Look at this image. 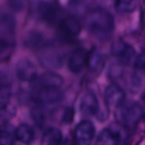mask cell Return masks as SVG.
I'll use <instances>...</instances> for the list:
<instances>
[{
	"instance_id": "obj_1",
	"label": "cell",
	"mask_w": 145,
	"mask_h": 145,
	"mask_svg": "<svg viewBox=\"0 0 145 145\" xmlns=\"http://www.w3.org/2000/svg\"><path fill=\"white\" fill-rule=\"evenodd\" d=\"M85 25L88 31L99 40L108 39L114 31L113 16L100 8H93L87 14Z\"/></svg>"
},
{
	"instance_id": "obj_2",
	"label": "cell",
	"mask_w": 145,
	"mask_h": 145,
	"mask_svg": "<svg viewBox=\"0 0 145 145\" xmlns=\"http://www.w3.org/2000/svg\"><path fill=\"white\" fill-rule=\"evenodd\" d=\"M143 116L144 109L138 102H128L125 105H121L116 113L118 121L126 127L136 125Z\"/></svg>"
},
{
	"instance_id": "obj_3",
	"label": "cell",
	"mask_w": 145,
	"mask_h": 145,
	"mask_svg": "<svg viewBox=\"0 0 145 145\" xmlns=\"http://www.w3.org/2000/svg\"><path fill=\"white\" fill-rule=\"evenodd\" d=\"M111 52L122 65H130L135 58L136 52L133 46L124 41L118 40L112 44Z\"/></svg>"
},
{
	"instance_id": "obj_4",
	"label": "cell",
	"mask_w": 145,
	"mask_h": 145,
	"mask_svg": "<svg viewBox=\"0 0 145 145\" xmlns=\"http://www.w3.org/2000/svg\"><path fill=\"white\" fill-rule=\"evenodd\" d=\"M95 128L92 122L84 121L79 123L75 131L76 145H90L94 137Z\"/></svg>"
},
{
	"instance_id": "obj_5",
	"label": "cell",
	"mask_w": 145,
	"mask_h": 145,
	"mask_svg": "<svg viewBox=\"0 0 145 145\" xmlns=\"http://www.w3.org/2000/svg\"><path fill=\"white\" fill-rule=\"evenodd\" d=\"M18 78L24 82H33L37 76V70L35 65L28 59H20L15 67Z\"/></svg>"
},
{
	"instance_id": "obj_6",
	"label": "cell",
	"mask_w": 145,
	"mask_h": 145,
	"mask_svg": "<svg viewBox=\"0 0 145 145\" xmlns=\"http://www.w3.org/2000/svg\"><path fill=\"white\" fill-rule=\"evenodd\" d=\"M126 98L124 90L116 84H111L108 86L105 92V99L109 106L119 108L123 105Z\"/></svg>"
},
{
	"instance_id": "obj_7",
	"label": "cell",
	"mask_w": 145,
	"mask_h": 145,
	"mask_svg": "<svg viewBox=\"0 0 145 145\" xmlns=\"http://www.w3.org/2000/svg\"><path fill=\"white\" fill-rule=\"evenodd\" d=\"M63 95L57 89H38L31 96L34 102L38 105H49L59 102Z\"/></svg>"
},
{
	"instance_id": "obj_8",
	"label": "cell",
	"mask_w": 145,
	"mask_h": 145,
	"mask_svg": "<svg viewBox=\"0 0 145 145\" xmlns=\"http://www.w3.org/2000/svg\"><path fill=\"white\" fill-rule=\"evenodd\" d=\"M60 33L66 39H73L76 37L81 31V25L79 21L73 16L64 18L59 25Z\"/></svg>"
},
{
	"instance_id": "obj_9",
	"label": "cell",
	"mask_w": 145,
	"mask_h": 145,
	"mask_svg": "<svg viewBox=\"0 0 145 145\" xmlns=\"http://www.w3.org/2000/svg\"><path fill=\"white\" fill-rule=\"evenodd\" d=\"M39 89H58L63 85V79L55 73H45L33 81Z\"/></svg>"
},
{
	"instance_id": "obj_10",
	"label": "cell",
	"mask_w": 145,
	"mask_h": 145,
	"mask_svg": "<svg viewBox=\"0 0 145 145\" xmlns=\"http://www.w3.org/2000/svg\"><path fill=\"white\" fill-rule=\"evenodd\" d=\"M105 54L99 48H93L87 57V64L89 71L95 75L100 74L105 65Z\"/></svg>"
},
{
	"instance_id": "obj_11",
	"label": "cell",
	"mask_w": 145,
	"mask_h": 145,
	"mask_svg": "<svg viewBox=\"0 0 145 145\" xmlns=\"http://www.w3.org/2000/svg\"><path fill=\"white\" fill-rule=\"evenodd\" d=\"M99 105L97 96L91 91L84 93L80 103V110L85 116H94L99 112Z\"/></svg>"
},
{
	"instance_id": "obj_12",
	"label": "cell",
	"mask_w": 145,
	"mask_h": 145,
	"mask_svg": "<svg viewBox=\"0 0 145 145\" xmlns=\"http://www.w3.org/2000/svg\"><path fill=\"white\" fill-rule=\"evenodd\" d=\"M35 14L38 19L48 23H53L58 16L55 7L47 2L37 3L35 7Z\"/></svg>"
},
{
	"instance_id": "obj_13",
	"label": "cell",
	"mask_w": 145,
	"mask_h": 145,
	"mask_svg": "<svg viewBox=\"0 0 145 145\" xmlns=\"http://www.w3.org/2000/svg\"><path fill=\"white\" fill-rule=\"evenodd\" d=\"M87 54L82 48H76L71 52L68 59L69 70L73 73L82 71L87 63Z\"/></svg>"
},
{
	"instance_id": "obj_14",
	"label": "cell",
	"mask_w": 145,
	"mask_h": 145,
	"mask_svg": "<svg viewBox=\"0 0 145 145\" xmlns=\"http://www.w3.org/2000/svg\"><path fill=\"white\" fill-rule=\"evenodd\" d=\"M63 57L59 51L54 50L52 48L45 50L40 57V61L42 64L49 68H56L61 65Z\"/></svg>"
},
{
	"instance_id": "obj_15",
	"label": "cell",
	"mask_w": 145,
	"mask_h": 145,
	"mask_svg": "<svg viewBox=\"0 0 145 145\" xmlns=\"http://www.w3.org/2000/svg\"><path fill=\"white\" fill-rule=\"evenodd\" d=\"M15 138L25 144H30L35 138V133L31 127L26 124H21L15 130Z\"/></svg>"
},
{
	"instance_id": "obj_16",
	"label": "cell",
	"mask_w": 145,
	"mask_h": 145,
	"mask_svg": "<svg viewBox=\"0 0 145 145\" xmlns=\"http://www.w3.org/2000/svg\"><path fill=\"white\" fill-rule=\"evenodd\" d=\"M96 145H119V135L110 129H104L98 136Z\"/></svg>"
},
{
	"instance_id": "obj_17",
	"label": "cell",
	"mask_w": 145,
	"mask_h": 145,
	"mask_svg": "<svg viewBox=\"0 0 145 145\" xmlns=\"http://www.w3.org/2000/svg\"><path fill=\"white\" fill-rule=\"evenodd\" d=\"M62 141V133L57 128H49L45 131L42 138V145H59Z\"/></svg>"
},
{
	"instance_id": "obj_18",
	"label": "cell",
	"mask_w": 145,
	"mask_h": 145,
	"mask_svg": "<svg viewBox=\"0 0 145 145\" xmlns=\"http://www.w3.org/2000/svg\"><path fill=\"white\" fill-rule=\"evenodd\" d=\"M15 140V129L13 126L4 124L0 127V145H13Z\"/></svg>"
},
{
	"instance_id": "obj_19",
	"label": "cell",
	"mask_w": 145,
	"mask_h": 145,
	"mask_svg": "<svg viewBox=\"0 0 145 145\" xmlns=\"http://www.w3.org/2000/svg\"><path fill=\"white\" fill-rule=\"evenodd\" d=\"M25 44L29 48H43L44 47L48 46V42L44 36L37 31H31L28 34L25 39Z\"/></svg>"
},
{
	"instance_id": "obj_20",
	"label": "cell",
	"mask_w": 145,
	"mask_h": 145,
	"mask_svg": "<svg viewBox=\"0 0 145 145\" xmlns=\"http://www.w3.org/2000/svg\"><path fill=\"white\" fill-rule=\"evenodd\" d=\"M16 114V107L8 102L0 104V121L4 122L12 119Z\"/></svg>"
},
{
	"instance_id": "obj_21",
	"label": "cell",
	"mask_w": 145,
	"mask_h": 145,
	"mask_svg": "<svg viewBox=\"0 0 145 145\" xmlns=\"http://www.w3.org/2000/svg\"><path fill=\"white\" fill-rule=\"evenodd\" d=\"M138 6V0H117L116 8L120 13H131Z\"/></svg>"
},
{
	"instance_id": "obj_22",
	"label": "cell",
	"mask_w": 145,
	"mask_h": 145,
	"mask_svg": "<svg viewBox=\"0 0 145 145\" xmlns=\"http://www.w3.org/2000/svg\"><path fill=\"white\" fill-rule=\"evenodd\" d=\"M143 72L144 71H136L134 74L131 77V82H130V90L132 93H138L143 84Z\"/></svg>"
},
{
	"instance_id": "obj_23",
	"label": "cell",
	"mask_w": 145,
	"mask_h": 145,
	"mask_svg": "<svg viewBox=\"0 0 145 145\" xmlns=\"http://www.w3.org/2000/svg\"><path fill=\"white\" fill-rule=\"evenodd\" d=\"M31 118L37 126H42L46 121V115L44 110L40 107H36L31 110Z\"/></svg>"
},
{
	"instance_id": "obj_24",
	"label": "cell",
	"mask_w": 145,
	"mask_h": 145,
	"mask_svg": "<svg viewBox=\"0 0 145 145\" xmlns=\"http://www.w3.org/2000/svg\"><path fill=\"white\" fill-rule=\"evenodd\" d=\"M121 65L122 64L121 63H116L110 66L109 76L111 79H118L123 75V68Z\"/></svg>"
},
{
	"instance_id": "obj_25",
	"label": "cell",
	"mask_w": 145,
	"mask_h": 145,
	"mask_svg": "<svg viewBox=\"0 0 145 145\" xmlns=\"http://www.w3.org/2000/svg\"><path fill=\"white\" fill-rule=\"evenodd\" d=\"M74 114H75V111H74V109L72 107L66 108L63 113V116L61 118V122L65 125L71 124L73 121Z\"/></svg>"
},
{
	"instance_id": "obj_26",
	"label": "cell",
	"mask_w": 145,
	"mask_h": 145,
	"mask_svg": "<svg viewBox=\"0 0 145 145\" xmlns=\"http://www.w3.org/2000/svg\"><path fill=\"white\" fill-rule=\"evenodd\" d=\"M145 65V58L144 54H141L136 59L135 61V69L136 71H144Z\"/></svg>"
},
{
	"instance_id": "obj_27",
	"label": "cell",
	"mask_w": 145,
	"mask_h": 145,
	"mask_svg": "<svg viewBox=\"0 0 145 145\" xmlns=\"http://www.w3.org/2000/svg\"><path fill=\"white\" fill-rule=\"evenodd\" d=\"M59 145H72L71 144V142L70 141L69 138H65V140H62L61 143Z\"/></svg>"
}]
</instances>
